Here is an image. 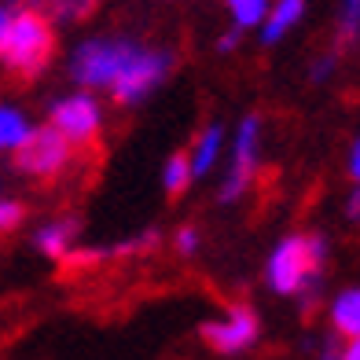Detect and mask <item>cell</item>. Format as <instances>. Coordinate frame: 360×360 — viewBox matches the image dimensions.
Here are the masks:
<instances>
[{
    "mask_svg": "<svg viewBox=\"0 0 360 360\" xmlns=\"http://www.w3.org/2000/svg\"><path fill=\"white\" fill-rule=\"evenodd\" d=\"M56 56V30L52 19L30 8L26 0L4 4L0 15V59L15 81H34L48 70Z\"/></svg>",
    "mask_w": 360,
    "mask_h": 360,
    "instance_id": "obj_1",
    "label": "cell"
},
{
    "mask_svg": "<svg viewBox=\"0 0 360 360\" xmlns=\"http://www.w3.org/2000/svg\"><path fill=\"white\" fill-rule=\"evenodd\" d=\"M331 67H335V56H323L316 67H313V81H323L327 74H331Z\"/></svg>",
    "mask_w": 360,
    "mask_h": 360,
    "instance_id": "obj_23",
    "label": "cell"
},
{
    "mask_svg": "<svg viewBox=\"0 0 360 360\" xmlns=\"http://www.w3.org/2000/svg\"><path fill=\"white\" fill-rule=\"evenodd\" d=\"M327 316H331V327L335 335L342 338H360V287H346L335 294L331 309H327Z\"/></svg>",
    "mask_w": 360,
    "mask_h": 360,
    "instance_id": "obj_10",
    "label": "cell"
},
{
    "mask_svg": "<svg viewBox=\"0 0 360 360\" xmlns=\"http://www.w3.org/2000/svg\"><path fill=\"white\" fill-rule=\"evenodd\" d=\"M48 125H56L81 151H96V143L103 136V110L89 92H74V96H63V100L52 103Z\"/></svg>",
    "mask_w": 360,
    "mask_h": 360,
    "instance_id": "obj_7",
    "label": "cell"
},
{
    "mask_svg": "<svg viewBox=\"0 0 360 360\" xmlns=\"http://www.w3.org/2000/svg\"><path fill=\"white\" fill-rule=\"evenodd\" d=\"M11 166L26 180L56 184V180L74 166V143L63 136L56 125H41V129H34V136L11 155Z\"/></svg>",
    "mask_w": 360,
    "mask_h": 360,
    "instance_id": "obj_3",
    "label": "cell"
},
{
    "mask_svg": "<svg viewBox=\"0 0 360 360\" xmlns=\"http://www.w3.org/2000/svg\"><path fill=\"white\" fill-rule=\"evenodd\" d=\"M224 4L236 19V30H247L269 19V0H224Z\"/></svg>",
    "mask_w": 360,
    "mask_h": 360,
    "instance_id": "obj_17",
    "label": "cell"
},
{
    "mask_svg": "<svg viewBox=\"0 0 360 360\" xmlns=\"http://www.w3.org/2000/svg\"><path fill=\"white\" fill-rule=\"evenodd\" d=\"M346 169H349V176H353V184H360V136H356V143L349 147V162H346Z\"/></svg>",
    "mask_w": 360,
    "mask_h": 360,
    "instance_id": "obj_22",
    "label": "cell"
},
{
    "mask_svg": "<svg viewBox=\"0 0 360 360\" xmlns=\"http://www.w3.org/2000/svg\"><path fill=\"white\" fill-rule=\"evenodd\" d=\"M22 221H26V206L19 199H4V202H0V232H4V236L19 232Z\"/></svg>",
    "mask_w": 360,
    "mask_h": 360,
    "instance_id": "obj_19",
    "label": "cell"
},
{
    "mask_svg": "<svg viewBox=\"0 0 360 360\" xmlns=\"http://www.w3.org/2000/svg\"><path fill=\"white\" fill-rule=\"evenodd\" d=\"M302 11H305V0H276V8L269 11V19H265V30H261V41L276 44L294 22L302 19Z\"/></svg>",
    "mask_w": 360,
    "mask_h": 360,
    "instance_id": "obj_14",
    "label": "cell"
},
{
    "mask_svg": "<svg viewBox=\"0 0 360 360\" xmlns=\"http://www.w3.org/2000/svg\"><path fill=\"white\" fill-rule=\"evenodd\" d=\"M342 360H360V338H349L342 346Z\"/></svg>",
    "mask_w": 360,
    "mask_h": 360,
    "instance_id": "obj_24",
    "label": "cell"
},
{
    "mask_svg": "<svg viewBox=\"0 0 360 360\" xmlns=\"http://www.w3.org/2000/svg\"><path fill=\"white\" fill-rule=\"evenodd\" d=\"M257 155H261V118L257 114H247L236 129V143H232V162H228V173L221 180L217 202L232 206L243 195L250 191L254 176H257Z\"/></svg>",
    "mask_w": 360,
    "mask_h": 360,
    "instance_id": "obj_5",
    "label": "cell"
},
{
    "mask_svg": "<svg viewBox=\"0 0 360 360\" xmlns=\"http://www.w3.org/2000/svg\"><path fill=\"white\" fill-rule=\"evenodd\" d=\"M30 136H34V125L26 122V114L19 107H0V147L15 155Z\"/></svg>",
    "mask_w": 360,
    "mask_h": 360,
    "instance_id": "obj_15",
    "label": "cell"
},
{
    "mask_svg": "<svg viewBox=\"0 0 360 360\" xmlns=\"http://www.w3.org/2000/svg\"><path fill=\"white\" fill-rule=\"evenodd\" d=\"M346 221L353 228H360V184L349 191V199H346Z\"/></svg>",
    "mask_w": 360,
    "mask_h": 360,
    "instance_id": "obj_21",
    "label": "cell"
},
{
    "mask_svg": "<svg viewBox=\"0 0 360 360\" xmlns=\"http://www.w3.org/2000/svg\"><path fill=\"white\" fill-rule=\"evenodd\" d=\"M323 265H327V243L316 232H294L280 239V247L269 254L265 280L272 294L283 298H302L305 309H313L316 294L323 287Z\"/></svg>",
    "mask_w": 360,
    "mask_h": 360,
    "instance_id": "obj_2",
    "label": "cell"
},
{
    "mask_svg": "<svg viewBox=\"0 0 360 360\" xmlns=\"http://www.w3.org/2000/svg\"><path fill=\"white\" fill-rule=\"evenodd\" d=\"M261 335V320L247 302H232L221 316L206 320L199 327V338L206 342V349H214L221 356H236V353H247Z\"/></svg>",
    "mask_w": 360,
    "mask_h": 360,
    "instance_id": "obj_6",
    "label": "cell"
},
{
    "mask_svg": "<svg viewBox=\"0 0 360 360\" xmlns=\"http://www.w3.org/2000/svg\"><path fill=\"white\" fill-rule=\"evenodd\" d=\"M136 41H118V37H96L85 41L70 59V74L81 89H114V81L122 77L125 63L133 59Z\"/></svg>",
    "mask_w": 360,
    "mask_h": 360,
    "instance_id": "obj_4",
    "label": "cell"
},
{
    "mask_svg": "<svg viewBox=\"0 0 360 360\" xmlns=\"http://www.w3.org/2000/svg\"><path fill=\"white\" fill-rule=\"evenodd\" d=\"M169 63H173L169 52H151V48H140V44H136L133 59L125 63L122 77L114 81L110 100L118 103V107H136V103H143L147 96L162 85V77L169 74Z\"/></svg>",
    "mask_w": 360,
    "mask_h": 360,
    "instance_id": "obj_8",
    "label": "cell"
},
{
    "mask_svg": "<svg viewBox=\"0 0 360 360\" xmlns=\"http://www.w3.org/2000/svg\"><path fill=\"white\" fill-rule=\"evenodd\" d=\"M26 4L48 15L52 22H81L100 8V0H26Z\"/></svg>",
    "mask_w": 360,
    "mask_h": 360,
    "instance_id": "obj_12",
    "label": "cell"
},
{
    "mask_svg": "<svg viewBox=\"0 0 360 360\" xmlns=\"http://www.w3.org/2000/svg\"><path fill=\"white\" fill-rule=\"evenodd\" d=\"M77 232H81L77 217H56V221L41 224L34 232V250L44 254V257H52L56 265H63V261L77 250Z\"/></svg>",
    "mask_w": 360,
    "mask_h": 360,
    "instance_id": "obj_9",
    "label": "cell"
},
{
    "mask_svg": "<svg viewBox=\"0 0 360 360\" xmlns=\"http://www.w3.org/2000/svg\"><path fill=\"white\" fill-rule=\"evenodd\" d=\"M236 41H239V30H232V34H224L217 48H221V52H232V48H236Z\"/></svg>",
    "mask_w": 360,
    "mask_h": 360,
    "instance_id": "obj_25",
    "label": "cell"
},
{
    "mask_svg": "<svg viewBox=\"0 0 360 360\" xmlns=\"http://www.w3.org/2000/svg\"><path fill=\"white\" fill-rule=\"evenodd\" d=\"M158 243H162V232H158V228H143V232L129 236V239H122V243H114V247L107 250V257H136V254L155 250Z\"/></svg>",
    "mask_w": 360,
    "mask_h": 360,
    "instance_id": "obj_16",
    "label": "cell"
},
{
    "mask_svg": "<svg viewBox=\"0 0 360 360\" xmlns=\"http://www.w3.org/2000/svg\"><path fill=\"white\" fill-rule=\"evenodd\" d=\"M221 143H224V129H221V122H210L202 133H199V140H195V147H191L195 176H206L210 169H214V162H217V155H221Z\"/></svg>",
    "mask_w": 360,
    "mask_h": 360,
    "instance_id": "obj_13",
    "label": "cell"
},
{
    "mask_svg": "<svg viewBox=\"0 0 360 360\" xmlns=\"http://www.w3.org/2000/svg\"><path fill=\"white\" fill-rule=\"evenodd\" d=\"M195 180V162H191V151H173L162 166V188H166L169 199H180Z\"/></svg>",
    "mask_w": 360,
    "mask_h": 360,
    "instance_id": "obj_11",
    "label": "cell"
},
{
    "mask_svg": "<svg viewBox=\"0 0 360 360\" xmlns=\"http://www.w3.org/2000/svg\"><path fill=\"white\" fill-rule=\"evenodd\" d=\"M360 37V0H342V19H338V41L353 44Z\"/></svg>",
    "mask_w": 360,
    "mask_h": 360,
    "instance_id": "obj_18",
    "label": "cell"
},
{
    "mask_svg": "<svg viewBox=\"0 0 360 360\" xmlns=\"http://www.w3.org/2000/svg\"><path fill=\"white\" fill-rule=\"evenodd\" d=\"M173 250L180 257H191L195 250H199V228H195V224H180L173 232Z\"/></svg>",
    "mask_w": 360,
    "mask_h": 360,
    "instance_id": "obj_20",
    "label": "cell"
}]
</instances>
